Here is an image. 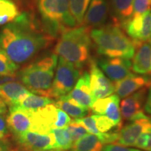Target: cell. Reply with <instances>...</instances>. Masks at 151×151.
I'll use <instances>...</instances> for the list:
<instances>
[{
    "label": "cell",
    "instance_id": "cell-12",
    "mask_svg": "<svg viewBox=\"0 0 151 151\" xmlns=\"http://www.w3.org/2000/svg\"><path fill=\"white\" fill-rule=\"evenodd\" d=\"M97 64L107 77L114 82L133 74L132 73V62L129 59L121 58H103L97 61Z\"/></svg>",
    "mask_w": 151,
    "mask_h": 151
},
{
    "label": "cell",
    "instance_id": "cell-5",
    "mask_svg": "<svg viewBox=\"0 0 151 151\" xmlns=\"http://www.w3.org/2000/svg\"><path fill=\"white\" fill-rule=\"evenodd\" d=\"M36 2L43 27L53 37L78 27L71 14L69 0H36Z\"/></svg>",
    "mask_w": 151,
    "mask_h": 151
},
{
    "label": "cell",
    "instance_id": "cell-27",
    "mask_svg": "<svg viewBox=\"0 0 151 151\" xmlns=\"http://www.w3.org/2000/svg\"><path fill=\"white\" fill-rule=\"evenodd\" d=\"M56 141V149L60 150H68L71 149L73 143L71 136L66 128H57L51 130Z\"/></svg>",
    "mask_w": 151,
    "mask_h": 151
},
{
    "label": "cell",
    "instance_id": "cell-13",
    "mask_svg": "<svg viewBox=\"0 0 151 151\" xmlns=\"http://www.w3.org/2000/svg\"><path fill=\"white\" fill-rule=\"evenodd\" d=\"M8 129L16 138L31 129L32 126V110H27L18 106L9 107V113L6 117Z\"/></svg>",
    "mask_w": 151,
    "mask_h": 151
},
{
    "label": "cell",
    "instance_id": "cell-15",
    "mask_svg": "<svg viewBox=\"0 0 151 151\" xmlns=\"http://www.w3.org/2000/svg\"><path fill=\"white\" fill-rule=\"evenodd\" d=\"M60 99L70 100L90 109L94 101L90 90L89 73L84 71L80 76L71 91L66 95L62 96Z\"/></svg>",
    "mask_w": 151,
    "mask_h": 151
},
{
    "label": "cell",
    "instance_id": "cell-2",
    "mask_svg": "<svg viewBox=\"0 0 151 151\" xmlns=\"http://www.w3.org/2000/svg\"><path fill=\"white\" fill-rule=\"evenodd\" d=\"M90 37L100 55L110 58L130 60L133 58L136 50L134 43L120 26L113 24L95 28L90 32Z\"/></svg>",
    "mask_w": 151,
    "mask_h": 151
},
{
    "label": "cell",
    "instance_id": "cell-8",
    "mask_svg": "<svg viewBox=\"0 0 151 151\" xmlns=\"http://www.w3.org/2000/svg\"><path fill=\"white\" fill-rule=\"evenodd\" d=\"M134 43L136 48L141 43L151 41V11L132 17L122 26Z\"/></svg>",
    "mask_w": 151,
    "mask_h": 151
},
{
    "label": "cell",
    "instance_id": "cell-37",
    "mask_svg": "<svg viewBox=\"0 0 151 151\" xmlns=\"http://www.w3.org/2000/svg\"><path fill=\"white\" fill-rule=\"evenodd\" d=\"M7 109H6V105L4 102L3 100L0 97V115H5L6 113Z\"/></svg>",
    "mask_w": 151,
    "mask_h": 151
},
{
    "label": "cell",
    "instance_id": "cell-16",
    "mask_svg": "<svg viewBox=\"0 0 151 151\" xmlns=\"http://www.w3.org/2000/svg\"><path fill=\"white\" fill-rule=\"evenodd\" d=\"M119 103L120 97L116 94H111L107 97L96 100L90 109L94 114L108 117L116 124V127L120 128L122 118Z\"/></svg>",
    "mask_w": 151,
    "mask_h": 151
},
{
    "label": "cell",
    "instance_id": "cell-30",
    "mask_svg": "<svg viewBox=\"0 0 151 151\" xmlns=\"http://www.w3.org/2000/svg\"><path fill=\"white\" fill-rule=\"evenodd\" d=\"M95 122L96 127L100 133H106L110 131L113 127H116L113 121L109 119L108 117L103 115H92Z\"/></svg>",
    "mask_w": 151,
    "mask_h": 151
},
{
    "label": "cell",
    "instance_id": "cell-33",
    "mask_svg": "<svg viewBox=\"0 0 151 151\" xmlns=\"http://www.w3.org/2000/svg\"><path fill=\"white\" fill-rule=\"evenodd\" d=\"M101 151H143L137 148H131L121 145L109 143L103 147Z\"/></svg>",
    "mask_w": 151,
    "mask_h": 151
},
{
    "label": "cell",
    "instance_id": "cell-31",
    "mask_svg": "<svg viewBox=\"0 0 151 151\" xmlns=\"http://www.w3.org/2000/svg\"><path fill=\"white\" fill-rule=\"evenodd\" d=\"M151 9V0H134V9L132 17L143 14Z\"/></svg>",
    "mask_w": 151,
    "mask_h": 151
},
{
    "label": "cell",
    "instance_id": "cell-6",
    "mask_svg": "<svg viewBox=\"0 0 151 151\" xmlns=\"http://www.w3.org/2000/svg\"><path fill=\"white\" fill-rule=\"evenodd\" d=\"M32 131L40 133H50L57 128H65L71 120L67 113L57 108L54 103L37 110L32 111Z\"/></svg>",
    "mask_w": 151,
    "mask_h": 151
},
{
    "label": "cell",
    "instance_id": "cell-9",
    "mask_svg": "<svg viewBox=\"0 0 151 151\" xmlns=\"http://www.w3.org/2000/svg\"><path fill=\"white\" fill-rule=\"evenodd\" d=\"M17 139L21 147L29 151H47L56 149L55 139L52 132L40 133L29 130Z\"/></svg>",
    "mask_w": 151,
    "mask_h": 151
},
{
    "label": "cell",
    "instance_id": "cell-29",
    "mask_svg": "<svg viewBox=\"0 0 151 151\" xmlns=\"http://www.w3.org/2000/svg\"><path fill=\"white\" fill-rule=\"evenodd\" d=\"M65 128L69 132V134L71 136L73 145L78 140H80L81 138L85 137L88 134V132L86 129V128L81 124L76 123L74 120L71 121L70 123L68 124Z\"/></svg>",
    "mask_w": 151,
    "mask_h": 151
},
{
    "label": "cell",
    "instance_id": "cell-41",
    "mask_svg": "<svg viewBox=\"0 0 151 151\" xmlns=\"http://www.w3.org/2000/svg\"><path fill=\"white\" fill-rule=\"evenodd\" d=\"M150 44H151V41H150Z\"/></svg>",
    "mask_w": 151,
    "mask_h": 151
},
{
    "label": "cell",
    "instance_id": "cell-38",
    "mask_svg": "<svg viewBox=\"0 0 151 151\" xmlns=\"http://www.w3.org/2000/svg\"><path fill=\"white\" fill-rule=\"evenodd\" d=\"M0 151H9L8 145L4 141H0Z\"/></svg>",
    "mask_w": 151,
    "mask_h": 151
},
{
    "label": "cell",
    "instance_id": "cell-39",
    "mask_svg": "<svg viewBox=\"0 0 151 151\" xmlns=\"http://www.w3.org/2000/svg\"><path fill=\"white\" fill-rule=\"evenodd\" d=\"M47 151H64V150H47Z\"/></svg>",
    "mask_w": 151,
    "mask_h": 151
},
{
    "label": "cell",
    "instance_id": "cell-4",
    "mask_svg": "<svg viewBox=\"0 0 151 151\" xmlns=\"http://www.w3.org/2000/svg\"><path fill=\"white\" fill-rule=\"evenodd\" d=\"M58 62L55 53L43 57L18 71V79L29 92L49 97Z\"/></svg>",
    "mask_w": 151,
    "mask_h": 151
},
{
    "label": "cell",
    "instance_id": "cell-40",
    "mask_svg": "<svg viewBox=\"0 0 151 151\" xmlns=\"http://www.w3.org/2000/svg\"><path fill=\"white\" fill-rule=\"evenodd\" d=\"M11 151H19V150H11Z\"/></svg>",
    "mask_w": 151,
    "mask_h": 151
},
{
    "label": "cell",
    "instance_id": "cell-3",
    "mask_svg": "<svg viewBox=\"0 0 151 151\" xmlns=\"http://www.w3.org/2000/svg\"><path fill=\"white\" fill-rule=\"evenodd\" d=\"M90 32V28L83 25L66 30L60 35L54 48V53L58 58L81 68L89 59Z\"/></svg>",
    "mask_w": 151,
    "mask_h": 151
},
{
    "label": "cell",
    "instance_id": "cell-21",
    "mask_svg": "<svg viewBox=\"0 0 151 151\" xmlns=\"http://www.w3.org/2000/svg\"><path fill=\"white\" fill-rule=\"evenodd\" d=\"M113 24L122 27L133 15L134 0H111Z\"/></svg>",
    "mask_w": 151,
    "mask_h": 151
},
{
    "label": "cell",
    "instance_id": "cell-14",
    "mask_svg": "<svg viewBox=\"0 0 151 151\" xmlns=\"http://www.w3.org/2000/svg\"><path fill=\"white\" fill-rule=\"evenodd\" d=\"M146 89L147 88H142L122 100L120 104V113L124 120L133 121L146 116L143 106L146 99Z\"/></svg>",
    "mask_w": 151,
    "mask_h": 151
},
{
    "label": "cell",
    "instance_id": "cell-1",
    "mask_svg": "<svg viewBox=\"0 0 151 151\" xmlns=\"http://www.w3.org/2000/svg\"><path fill=\"white\" fill-rule=\"evenodd\" d=\"M54 40L28 13L20 14L0 31V48L18 65L29 61Z\"/></svg>",
    "mask_w": 151,
    "mask_h": 151
},
{
    "label": "cell",
    "instance_id": "cell-10",
    "mask_svg": "<svg viewBox=\"0 0 151 151\" xmlns=\"http://www.w3.org/2000/svg\"><path fill=\"white\" fill-rule=\"evenodd\" d=\"M151 132V118L146 116L132 121L120 129L118 137L113 144L134 146L138 138L143 134Z\"/></svg>",
    "mask_w": 151,
    "mask_h": 151
},
{
    "label": "cell",
    "instance_id": "cell-34",
    "mask_svg": "<svg viewBox=\"0 0 151 151\" xmlns=\"http://www.w3.org/2000/svg\"><path fill=\"white\" fill-rule=\"evenodd\" d=\"M17 80H18V72L12 75L0 76V86H2V85L10 82H14V81H16Z\"/></svg>",
    "mask_w": 151,
    "mask_h": 151
},
{
    "label": "cell",
    "instance_id": "cell-11",
    "mask_svg": "<svg viewBox=\"0 0 151 151\" xmlns=\"http://www.w3.org/2000/svg\"><path fill=\"white\" fill-rule=\"evenodd\" d=\"M90 86L94 101L109 97L114 92V85L94 60L90 62Z\"/></svg>",
    "mask_w": 151,
    "mask_h": 151
},
{
    "label": "cell",
    "instance_id": "cell-22",
    "mask_svg": "<svg viewBox=\"0 0 151 151\" xmlns=\"http://www.w3.org/2000/svg\"><path fill=\"white\" fill-rule=\"evenodd\" d=\"M54 104L57 108L61 109L69 117L74 119L84 118L88 114L90 110L89 109L79 105L74 101L60 98L55 101Z\"/></svg>",
    "mask_w": 151,
    "mask_h": 151
},
{
    "label": "cell",
    "instance_id": "cell-17",
    "mask_svg": "<svg viewBox=\"0 0 151 151\" xmlns=\"http://www.w3.org/2000/svg\"><path fill=\"white\" fill-rule=\"evenodd\" d=\"M108 13L106 0H91L84 16L82 25L90 29L101 27L106 21Z\"/></svg>",
    "mask_w": 151,
    "mask_h": 151
},
{
    "label": "cell",
    "instance_id": "cell-25",
    "mask_svg": "<svg viewBox=\"0 0 151 151\" xmlns=\"http://www.w3.org/2000/svg\"><path fill=\"white\" fill-rule=\"evenodd\" d=\"M20 14L18 6L13 0H0V26L14 21Z\"/></svg>",
    "mask_w": 151,
    "mask_h": 151
},
{
    "label": "cell",
    "instance_id": "cell-28",
    "mask_svg": "<svg viewBox=\"0 0 151 151\" xmlns=\"http://www.w3.org/2000/svg\"><path fill=\"white\" fill-rule=\"evenodd\" d=\"M18 65L15 64L0 48V76L12 75L17 73Z\"/></svg>",
    "mask_w": 151,
    "mask_h": 151
},
{
    "label": "cell",
    "instance_id": "cell-23",
    "mask_svg": "<svg viewBox=\"0 0 151 151\" xmlns=\"http://www.w3.org/2000/svg\"><path fill=\"white\" fill-rule=\"evenodd\" d=\"M54 102L55 101L51 98L37 95L32 92H29L19 101L18 105L16 106L20 107L27 110L35 111L45 107L50 104H53Z\"/></svg>",
    "mask_w": 151,
    "mask_h": 151
},
{
    "label": "cell",
    "instance_id": "cell-26",
    "mask_svg": "<svg viewBox=\"0 0 151 151\" xmlns=\"http://www.w3.org/2000/svg\"><path fill=\"white\" fill-rule=\"evenodd\" d=\"M91 0H69L71 14L75 19L78 27L82 25L84 16Z\"/></svg>",
    "mask_w": 151,
    "mask_h": 151
},
{
    "label": "cell",
    "instance_id": "cell-35",
    "mask_svg": "<svg viewBox=\"0 0 151 151\" xmlns=\"http://www.w3.org/2000/svg\"><path fill=\"white\" fill-rule=\"evenodd\" d=\"M8 133V127L4 117L0 115V139H2L7 135Z\"/></svg>",
    "mask_w": 151,
    "mask_h": 151
},
{
    "label": "cell",
    "instance_id": "cell-18",
    "mask_svg": "<svg viewBox=\"0 0 151 151\" xmlns=\"http://www.w3.org/2000/svg\"><path fill=\"white\" fill-rule=\"evenodd\" d=\"M151 80L146 76L132 74L115 82L114 92L120 98H125L137 90L150 87Z\"/></svg>",
    "mask_w": 151,
    "mask_h": 151
},
{
    "label": "cell",
    "instance_id": "cell-19",
    "mask_svg": "<svg viewBox=\"0 0 151 151\" xmlns=\"http://www.w3.org/2000/svg\"><path fill=\"white\" fill-rule=\"evenodd\" d=\"M132 62V70L140 74L151 73V45L148 42L141 43L136 48Z\"/></svg>",
    "mask_w": 151,
    "mask_h": 151
},
{
    "label": "cell",
    "instance_id": "cell-36",
    "mask_svg": "<svg viewBox=\"0 0 151 151\" xmlns=\"http://www.w3.org/2000/svg\"><path fill=\"white\" fill-rule=\"evenodd\" d=\"M144 110L149 115H151V86L148 90V96H147L146 103L144 104Z\"/></svg>",
    "mask_w": 151,
    "mask_h": 151
},
{
    "label": "cell",
    "instance_id": "cell-32",
    "mask_svg": "<svg viewBox=\"0 0 151 151\" xmlns=\"http://www.w3.org/2000/svg\"><path fill=\"white\" fill-rule=\"evenodd\" d=\"M134 146L147 151H151V132L141 135L138 138Z\"/></svg>",
    "mask_w": 151,
    "mask_h": 151
},
{
    "label": "cell",
    "instance_id": "cell-24",
    "mask_svg": "<svg viewBox=\"0 0 151 151\" xmlns=\"http://www.w3.org/2000/svg\"><path fill=\"white\" fill-rule=\"evenodd\" d=\"M104 143L97 136L88 133L73 145L72 151H101Z\"/></svg>",
    "mask_w": 151,
    "mask_h": 151
},
{
    "label": "cell",
    "instance_id": "cell-20",
    "mask_svg": "<svg viewBox=\"0 0 151 151\" xmlns=\"http://www.w3.org/2000/svg\"><path fill=\"white\" fill-rule=\"evenodd\" d=\"M29 92L20 83L14 81L0 86V97L9 107L16 106L19 101Z\"/></svg>",
    "mask_w": 151,
    "mask_h": 151
},
{
    "label": "cell",
    "instance_id": "cell-7",
    "mask_svg": "<svg viewBox=\"0 0 151 151\" xmlns=\"http://www.w3.org/2000/svg\"><path fill=\"white\" fill-rule=\"evenodd\" d=\"M81 76V68L58 58L49 97L59 99L71 91Z\"/></svg>",
    "mask_w": 151,
    "mask_h": 151
}]
</instances>
